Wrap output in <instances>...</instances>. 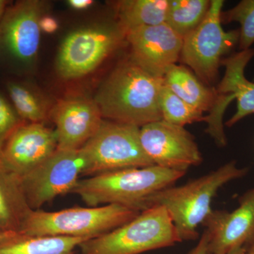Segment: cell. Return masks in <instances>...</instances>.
Listing matches in <instances>:
<instances>
[{
	"label": "cell",
	"mask_w": 254,
	"mask_h": 254,
	"mask_svg": "<svg viewBox=\"0 0 254 254\" xmlns=\"http://www.w3.org/2000/svg\"><path fill=\"white\" fill-rule=\"evenodd\" d=\"M164 85L163 78L150 74L130 58L107 76L94 100L103 119L141 128L163 120L160 101Z\"/></svg>",
	"instance_id": "6da1fadb"
},
{
	"label": "cell",
	"mask_w": 254,
	"mask_h": 254,
	"mask_svg": "<svg viewBox=\"0 0 254 254\" xmlns=\"http://www.w3.org/2000/svg\"><path fill=\"white\" fill-rule=\"evenodd\" d=\"M185 174L157 165L123 169L82 179L71 193L88 207L115 204L141 212L152 195L174 186Z\"/></svg>",
	"instance_id": "7a4b0ae2"
},
{
	"label": "cell",
	"mask_w": 254,
	"mask_h": 254,
	"mask_svg": "<svg viewBox=\"0 0 254 254\" xmlns=\"http://www.w3.org/2000/svg\"><path fill=\"white\" fill-rule=\"evenodd\" d=\"M247 168H240L236 161L222 166L182 186H172L152 195L146 209L159 205L168 210L175 228L183 241L196 240L197 227L213 211L211 203L221 187L245 176Z\"/></svg>",
	"instance_id": "3957f363"
},
{
	"label": "cell",
	"mask_w": 254,
	"mask_h": 254,
	"mask_svg": "<svg viewBox=\"0 0 254 254\" xmlns=\"http://www.w3.org/2000/svg\"><path fill=\"white\" fill-rule=\"evenodd\" d=\"M140 213L115 204L88 208L73 207L53 212L32 210L18 233L89 240L113 231L136 218Z\"/></svg>",
	"instance_id": "277c9868"
},
{
	"label": "cell",
	"mask_w": 254,
	"mask_h": 254,
	"mask_svg": "<svg viewBox=\"0 0 254 254\" xmlns=\"http://www.w3.org/2000/svg\"><path fill=\"white\" fill-rule=\"evenodd\" d=\"M168 210L155 205L113 231L83 242L81 254H141L182 242Z\"/></svg>",
	"instance_id": "5b68a950"
},
{
	"label": "cell",
	"mask_w": 254,
	"mask_h": 254,
	"mask_svg": "<svg viewBox=\"0 0 254 254\" xmlns=\"http://www.w3.org/2000/svg\"><path fill=\"white\" fill-rule=\"evenodd\" d=\"M81 149L86 160L83 174L86 176L155 165L142 147L140 127L134 125L103 120Z\"/></svg>",
	"instance_id": "8992f818"
},
{
	"label": "cell",
	"mask_w": 254,
	"mask_h": 254,
	"mask_svg": "<svg viewBox=\"0 0 254 254\" xmlns=\"http://www.w3.org/2000/svg\"><path fill=\"white\" fill-rule=\"evenodd\" d=\"M126 32L117 21L98 23L68 34L58 51L55 67L65 80L93 72L124 41Z\"/></svg>",
	"instance_id": "52a82bcc"
},
{
	"label": "cell",
	"mask_w": 254,
	"mask_h": 254,
	"mask_svg": "<svg viewBox=\"0 0 254 254\" xmlns=\"http://www.w3.org/2000/svg\"><path fill=\"white\" fill-rule=\"evenodd\" d=\"M223 4L222 0L210 1L204 19L184 38L180 58L200 81L208 84L216 79L222 57L240 41V30L226 32L222 28Z\"/></svg>",
	"instance_id": "ba28073f"
},
{
	"label": "cell",
	"mask_w": 254,
	"mask_h": 254,
	"mask_svg": "<svg viewBox=\"0 0 254 254\" xmlns=\"http://www.w3.org/2000/svg\"><path fill=\"white\" fill-rule=\"evenodd\" d=\"M86 160L81 148L58 149L48 160L21 178L23 191L31 210L59 195L71 193L83 175Z\"/></svg>",
	"instance_id": "9c48e42d"
},
{
	"label": "cell",
	"mask_w": 254,
	"mask_h": 254,
	"mask_svg": "<svg viewBox=\"0 0 254 254\" xmlns=\"http://www.w3.org/2000/svg\"><path fill=\"white\" fill-rule=\"evenodd\" d=\"M46 2L23 0L9 6L0 21V52L18 67L36 61L41 43L40 21Z\"/></svg>",
	"instance_id": "30bf717a"
},
{
	"label": "cell",
	"mask_w": 254,
	"mask_h": 254,
	"mask_svg": "<svg viewBox=\"0 0 254 254\" xmlns=\"http://www.w3.org/2000/svg\"><path fill=\"white\" fill-rule=\"evenodd\" d=\"M140 139L145 153L160 168L187 173L203 160L194 138L184 127L154 122L140 128Z\"/></svg>",
	"instance_id": "8fae6325"
},
{
	"label": "cell",
	"mask_w": 254,
	"mask_h": 254,
	"mask_svg": "<svg viewBox=\"0 0 254 254\" xmlns=\"http://www.w3.org/2000/svg\"><path fill=\"white\" fill-rule=\"evenodd\" d=\"M58 147L55 129L43 123H23L5 143L0 164L21 178L48 160Z\"/></svg>",
	"instance_id": "7c38bea8"
},
{
	"label": "cell",
	"mask_w": 254,
	"mask_h": 254,
	"mask_svg": "<svg viewBox=\"0 0 254 254\" xmlns=\"http://www.w3.org/2000/svg\"><path fill=\"white\" fill-rule=\"evenodd\" d=\"M184 38L167 23L133 28L127 32L131 59L156 77L163 78L167 70L181 56Z\"/></svg>",
	"instance_id": "4fadbf2b"
},
{
	"label": "cell",
	"mask_w": 254,
	"mask_h": 254,
	"mask_svg": "<svg viewBox=\"0 0 254 254\" xmlns=\"http://www.w3.org/2000/svg\"><path fill=\"white\" fill-rule=\"evenodd\" d=\"M50 117L55 125L60 150L79 149L103 121L95 100L83 96L60 100L52 109Z\"/></svg>",
	"instance_id": "5bb4252c"
},
{
	"label": "cell",
	"mask_w": 254,
	"mask_h": 254,
	"mask_svg": "<svg viewBox=\"0 0 254 254\" xmlns=\"http://www.w3.org/2000/svg\"><path fill=\"white\" fill-rule=\"evenodd\" d=\"M202 225L209 238V253L224 254L254 240V187L242 195L233 211L213 210Z\"/></svg>",
	"instance_id": "9a60e30c"
},
{
	"label": "cell",
	"mask_w": 254,
	"mask_h": 254,
	"mask_svg": "<svg viewBox=\"0 0 254 254\" xmlns=\"http://www.w3.org/2000/svg\"><path fill=\"white\" fill-rule=\"evenodd\" d=\"M254 56V50L248 49L222 60L225 71L215 89V103L226 109L232 100L237 101L236 113L225 124L227 127H231L254 113V83L248 81L245 75L246 66Z\"/></svg>",
	"instance_id": "2e32d148"
},
{
	"label": "cell",
	"mask_w": 254,
	"mask_h": 254,
	"mask_svg": "<svg viewBox=\"0 0 254 254\" xmlns=\"http://www.w3.org/2000/svg\"><path fill=\"white\" fill-rule=\"evenodd\" d=\"M32 210L21 178L0 164V230L18 233Z\"/></svg>",
	"instance_id": "e0dca14e"
},
{
	"label": "cell",
	"mask_w": 254,
	"mask_h": 254,
	"mask_svg": "<svg viewBox=\"0 0 254 254\" xmlns=\"http://www.w3.org/2000/svg\"><path fill=\"white\" fill-rule=\"evenodd\" d=\"M164 83L177 96L201 113L213 108L216 93L185 66L175 64L168 68L163 76Z\"/></svg>",
	"instance_id": "ac0fdd59"
},
{
	"label": "cell",
	"mask_w": 254,
	"mask_h": 254,
	"mask_svg": "<svg viewBox=\"0 0 254 254\" xmlns=\"http://www.w3.org/2000/svg\"><path fill=\"white\" fill-rule=\"evenodd\" d=\"M86 241L76 237L11 234L0 242V254H76V248Z\"/></svg>",
	"instance_id": "d6986e66"
},
{
	"label": "cell",
	"mask_w": 254,
	"mask_h": 254,
	"mask_svg": "<svg viewBox=\"0 0 254 254\" xmlns=\"http://www.w3.org/2000/svg\"><path fill=\"white\" fill-rule=\"evenodd\" d=\"M169 0H123L115 3L117 22L127 32L166 21Z\"/></svg>",
	"instance_id": "ffe728a7"
},
{
	"label": "cell",
	"mask_w": 254,
	"mask_h": 254,
	"mask_svg": "<svg viewBox=\"0 0 254 254\" xmlns=\"http://www.w3.org/2000/svg\"><path fill=\"white\" fill-rule=\"evenodd\" d=\"M6 88L10 103L24 123L44 124L50 117L48 100L27 83L9 81Z\"/></svg>",
	"instance_id": "44dd1931"
},
{
	"label": "cell",
	"mask_w": 254,
	"mask_h": 254,
	"mask_svg": "<svg viewBox=\"0 0 254 254\" xmlns=\"http://www.w3.org/2000/svg\"><path fill=\"white\" fill-rule=\"evenodd\" d=\"M210 6L208 0H169L165 23L184 38L204 19Z\"/></svg>",
	"instance_id": "7402d4cb"
},
{
	"label": "cell",
	"mask_w": 254,
	"mask_h": 254,
	"mask_svg": "<svg viewBox=\"0 0 254 254\" xmlns=\"http://www.w3.org/2000/svg\"><path fill=\"white\" fill-rule=\"evenodd\" d=\"M160 105L163 120L167 123L185 127L190 124L205 122L203 113L179 98L165 85L160 95Z\"/></svg>",
	"instance_id": "603a6c76"
},
{
	"label": "cell",
	"mask_w": 254,
	"mask_h": 254,
	"mask_svg": "<svg viewBox=\"0 0 254 254\" xmlns=\"http://www.w3.org/2000/svg\"><path fill=\"white\" fill-rule=\"evenodd\" d=\"M222 21L240 23V51L250 49L254 43V0H243L226 12L222 13Z\"/></svg>",
	"instance_id": "cb8c5ba5"
},
{
	"label": "cell",
	"mask_w": 254,
	"mask_h": 254,
	"mask_svg": "<svg viewBox=\"0 0 254 254\" xmlns=\"http://www.w3.org/2000/svg\"><path fill=\"white\" fill-rule=\"evenodd\" d=\"M23 123H26L19 118L9 100L0 93V153L9 136Z\"/></svg>",
	"instance_id": "d4e9b609"
},
{
	"label": "cell",
	"mask_w": 254,
	"mask_h": 254,
	"mask_svg": "<svg viewBox=\"0 0 254 254\" xmlns=\"http://www.w3.org/2000/svg\"><path fill=\"white\" fill-rule=\"evenodd\" d=\"M209 238L208 234L204 232L198 240V244L187 254H208Z\"/></svg>",
	"instance_id": "484cf974"
},
{
	"label": "cell",
	"mask_w": 254,
	"mask_h": 254,
	"mask_svg": "<svg viewBox=\"0 0 254 254\" xmlns=\"http://www.w3.org/2000/svg\"><path fill=\"white\" fill-rule=\"evenodd\" d=\"M40 26H41V31L53 33L58 30L59 25L55 18L51 16H43L40 21Z\"/></svg>",
	"instance_id": "4316f807"
},
{
	"label": "cell",
	"mask_w": 254,
	"mask_h": 254,
	"mask_svg": "<svg viewBox=\"0 0 254 254\" xmlns=\"http://www.w3.org/2000/svg\"><path fill=\"white\" fill-rule=\"evenodd\" d=\"M67 3L73 9L83 10L89 8L93 4V1L92 0H69Z\"/></svg>",
	"instance_id": "83f0119b"
},
{
	"label": "cell",
	"mask_w": 254,
	"mask_h": 254,
	"mask_svg": "<svg viewBox=\"0 0 254 254\" xmlns=\"http://www.w3.org/2000/svg\"><path fill=\"white\" fill-rule=\"evenodd\" d=\"M247 249L245 247H238L233 250H230V252L224 254H245Z\"/></svg>",
	"instance_id": "f1b7e54d"
},
{
	"label": "cell",
	"mask_w": 254,
	"mask_h": 254,
	"mask_svg": "<svg viewBox=\"0 0 254 254\" xmlns=\"http://www.w3.org/2000/svg\"><path fill=\"white\" fill-rule=\"evenodd\" d=\"M8 1H4V0H0V21L4 16L5 11L8 7Z\"/></svg>",
	"instance_id": "f546056e"
},
{
	"label": "cell",
	"mask_w": 254,
	"mask_h": 254,
	"mask_svg": "<svg viewBox=\"0 0 254 254\" xmlns=\"http://www.w3.org/2000/svg\"><path fill=\"white\" fill-rule=\"evenodd\" d=\"M245 254H254V240L251 242L250 248L246 251Z\"/></svg>",
	"instance_id": "4dcf8cb0"
},
{
	"label": "cell",
	"mask_w": 254,
	"mask_h": 254,
	"mask_svg": "<svg viewBox=\"0 0 254 254\" xmlns=\"http://www.w3.org/2000/svg\"><path fill=\"white\" fill-rule=\"evenodd\" d=\"M11 234L12 233H6V232H4L0 230V242H1V241L4 240L5 238H6V237L9 236V235H11Z\"/></svg>",
	"instance_id": "1f68e13d"
}]
</instances>
